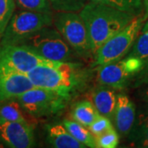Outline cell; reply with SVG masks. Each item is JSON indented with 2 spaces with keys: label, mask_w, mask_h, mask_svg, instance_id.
Wrapping results in <instances>:
<instances>
[{
  "label": "cell",
  "mask_w": 148,
  "mask_h": 148,
  "mask_svg": "<svg viewBox=\"0 0 148 148\" xmlns=\"http://www.w3.org/2000/svg\"><path fill=\"white\" fill-rule=\"evenodd\" d=\"M89 73L80 63L46 60L27 75L35 86L55 90L72 99L86 85Z\"/></svg>",
  "instance_id": "1"
},
{
  "label": "cell",
  "mask_w": 148,
  "mask_h": 148,
  "mask_svg": "<svg viewBox=\"0 0 148 148\" xmlns=\"http://www.w3.org/2000/svg\"><path fill=\"white\" fill-rule=\"evenodd\" d=\"M86 27L93 56L99 48L136 16L111 6L90 1L79 12Z\"/></svg>",
  "instance_id": "2"
},
{
  "label": "cell",
  "mask_w": 148,
  "mask_h": 148,
  "mask_svg": "<svg viewBox=\"0 0 148 148\" xmlns=\"http://www.w3.org/2000/svg\"><path fill=\"white\" fill-rule=\"evenodd\" d=\"M45 27L20 43L40 57L54 62H74L77 54L56 28Z\"/></svg>",
  "instance_id": "3"
},
{
  "label": "cell",
  "mask_w": 148,
  "mask_h": 148,
  "mask_svg": "<svg viewBox=\"0 0 148 148\" xmlns=\"http://www.w3.org/2000/svg\"><path fill=\"white\" fill-rule=\"evenodd\" d=\"M147 19V14H139L123 30L106 40L94 54L93 66H103L123 58L132 49Z\"/></svg>",
  "instance_id": "4"
},
{
  "label": "cell",
  "mask_w": 148,
  "mask_h": 148,
  "mask_svg": "<svg viewBox=\"0 0 148 148\" xmlns=\"http://www.w3.org/2000/svg\"><path fill=\"white\" fill-rule=\"evenodd\" d=\"M53 24L78 57L93 56L88 32L79 12H56Z\"/></svg>",
  "instance_id": "5"
},
{
  "label": "cell",
  "mask_w": 148,
  "mask_h": 148,
  "mask_svg": "<svg viewBox=\"0 0 148 148\" xmlns=\"http://www.w3.org/2000/svg\"><path fill=\"white\" fill-rule=\"evenodd\" d=\"M22 110L35 118H44L58 114L64 110L69 97L57 91L34 86L16 97Z\"/></svg>",
  "instance_id": "6"
},
{
  "label": "cell",
  "mask_w": 148,
  "mask_h": 148,
  "mask_svg": "<svg viewBox=\"0 0 148 148\" xmlns=\"http://www.w3.org/2000/svg\"><path fill=\"white\" fill-rule=\"evenodd\" d=\"M53 24L51 12L21 10L14 12L2 35L1 45H16L37 31Z\"/></svg>",
  "instance_id": "7"
},
{
  "label": "cell",
  "mask_w": 148,
  "mask_h": 148,
  "mask_svg": "<svg viewBox=\"0 0 148 148\" xmlns=\"http://www.w3.org/2000/svg\"><path fill=\"white\" fill-rule=\"evenodd\" d=\"M145 61L134 56L115 61L111 64L99 66L97 69V81L100 85L112 89L123 90L130 80L143 69Z\"/></svg>",
  "instance_id": "8"
},
{
  "label": "cell",
  "mask_w": 148,
  "mask_h": 148,
  "mask_svg": "<svg viewBox=\"0 0 148 148\" xmlns=\"http://www.w3.org/2000/svg\"><path fill=\"white\" fill-rule=\"evenodd\" d=\"M46 60L21 45H1L0 77L9 74H27Z\"/></svg>",
  "instance_id": "9"
},
{
  "label": "cell",
  "mask_w": 148,
  "mask_h": 148,
  "mask_svg": "<svg viewBox=\"0 0 148 148\" xmlns=\"http://www.w3.org/2000/svg\"><path fill=\"white\" fill-rule=\"evenodd\" d=\"M0 138L9 147L29 148L35 144L33 129L27 122L0 123Z\"/></svg>",
  "instance_id": "10"
},
{
  "label": "cell",
  "mask_w": 148,
  "mask_h": 148,
  "mask_svg": "<svg viewBox=\"0 0 148 148\" xmlns=\"http://www.w3.org/2000/svg\"><path fill=\"white\" fill-rule=\"evenodd\" d=\"M136 110L132 101L124 94H118L113 121L121 135L129 134L135 123Z\"/></svg>",
  "instance_id": "11"
},
{
  "label": "cell",
  "mask_w": 148,
  "mask_h": 148,
  "mask_svg": "<svg viewBox=\"0 0 148 148\" xmlns=\"http://www.w3.org/2000/svg\"><path fill=\"white\" fill-rule=\"evenodd\" d=\"M27 74H9L0 77V106L7 101L16 99L26 90L33 88Z\"/></svg>",
  "instance_id": "12"
},
{
  "label": "cell",
  "mask_w": 148,
  "mask_h": 148,
  "mask_svg": "<svg viewBox=\"0 0 148 148\" xmlns=\"http://www.w3.org/2000/svg\"><path fill=\"white\" fill-rule=\"evenodd\" d=\"M91 101L97 112L113 121L117 94L114 89L101 85L92 91Z\"/></svg>",
  "instance_id": "13"
},
{
  "label": "cell",
  "mask_w": 148,
  "mask_h": 148,
  "mask_svg": "<svg viewBox=\"0 0 148 148\" xmlns=\"http://www.w3.org/2000/svg\"><path fill=\"white\" fill-rule=\"evenodd\" d=\"M47 129V140L49 143L55 148H85L83 144L69 133L64 124H49Z\"/></svg>",
  "instance_id": "14"
},
{
  "label": "cell",
  "mask_w": 148,
  "mask_h": 148,
  "mask_svg": "<svg viewBox=\"0 0 148 148\" xmlns=\"http://www.w3.org/2000/svg\"><path fill=\"white\" fill-rule=\"evenodd\" d=\"M99 114L92 102L89 101L77 102L71 110L72 119L86 127L95 121Z\"/></svg>",
  "instance_id": "15"
},
{
  "label": "cell",
  "mask_w": 148,
  "mask_h": 148,
  "mask_svg": "<svg viewBox=\"0 0 148 148\" xmlns=\"http://www.w3.org/2000/svg\"><path fill=\"white\" fill-rule=\"evenodd\" d=\"M63 124L69 133L79 143L83 144L86 147L95 148V137L89 131L88 127H85L82 124L76 122L75 120L65 119L63 122Z\"/></svg>",
  "instance_id": "16"
},
{
  "label": "cell",
  "mask_w": 148,
  "mask_h": 148,
  "mask_svg": "<svg viewBox=\"0 0 148 148\" xmlns=\"http://www.w3.org/2000/svg\"><path fill=\"white\" fill-rule=\"evenodd\" d=\"M3 122H27L16 99L10 100L0 106V123Z\"/></svg>",
  "instance_id": "17"
},
{
  "label": "cell",
  "mask_w": 148,
  "mask_h": 148,
  "mask_svg": "<svg viewBox=\"0 0 148 148\" xmlns=\"http://www.w3.org/2000/svg\"><path fill=\"white\" fill-rule=\"evenodd\" d=\"M130 132L135 147H148V114L140 117L137 125H133Z\"/></svg>",
  "instance_id": "18"
},
{
  "label": "cell",
  "mask_w": 148,
  "mask_h": 148,
  "mask_svg": "<svg viewBox=\"0 0 148 148\" xmlns=\"http://www.w3.org/2000/svg\"><path fill=\"white\" fill-rule=\"evenodd\" d=\"M92 2L101 3L111 6L117 9L138 16L140 14L143 5V0H90Z\"/></svg>",
  "instance_id": "19"
},
{
  "label": "cell",
  "mask_w": 148,
  "mask_h": 148,
  "mask_svg": "<svg viewBox=\"0 0 148 148\" xmlns=\"http://www.w3.org/2000/svg\"><path fill=\"white\" fill-rule=\"evenodd\" d=\"M90 0H49L51 8L55 12H79Z\"/></svg>",
  "instance_id": "20"
},
{
  "label": "cell",
  "mask_w": 148,
  "mask_h": 148,
  "mask_svg": "<svg viewBox=\"0 0 148 148\" xmlns=\"http://www.w3.org/2000/svg\"><path fill=\"white\" fill-rule=\"evenodd\" d=\"M128 55L134 56L147 61L148 59V29L143 30L141 35H138L132 49Z\"/></svg>",
  "instance_id": "21"
},
{
  "label": "cell",
  "mask_w": 148,
  "mask_h": 148,
  "mask_svg": "<svg viewBox=\"0 0 148 148\" xmlns=\"http://www.w3.org/2000/svg\"><path fill=\"white\" fill-rule=\"evenodd\" d=\"M15 8V0H0V36H2L5 31L6 27L14 13Z\"/></svg>",
  "instance_id": "22"
},
{
  "label": "cell",
  "mask_w": 148,
  "mask_h": 148,
  "mask_svg": "<svg viewBox=\"0 0 148 148\" xmlns=\"http://www.w3.org/2000/svg\"><path fill=\"white\" fill-rule=\"evenodd\" d=\"M17 7L21 10L51 12L49 0H15Z\"/></svg>",
  "instance_id": "23"
},
{
  "label": "cell",
  "mask_w": 148,
  "mask_h": 148,
  "mask_svg": "<svg viewBox=\"0 0 148 148\" xmlns=\"http://www.w3.org/2000/svg\"><path fill=\"white\" fill-rule=\"evenodd\" d=\"M95 138L97 148H115L119 142V133L115 128H112Z\"/></svg>",
  "instance_id": "24"
},
{
  "label": "cell",
  "mask_w": 148,
  "mask_h": 148,
  "mask_svg": "<svg viewBox=\"0 0 148 148\" xmlns=\"http://www.w3.org/2000/svg\"><path fill=\"white\" fill-rule=\"evenodd\" d=\"M112 128H114L112 121L110 119H109L107 117L103 116L101 114H99L98 117L95 119V121L88 127L89 131L91 132V134L95 138L104 132L110 130Z\"/></svg>",
  "instance_id": "25"
},
{
  "label": "cell",
  "mask_w": 148,
  "mask_h": 148,
  "mask_svg": "<svg viewBox=\"0 0 148 148\" xmlns=\"http://www.w3.org/2000/svg\"><path fill=\"white\" fill-rule=\"evenodd\" d=\"M134 86H142L148 83V59L145 62L143 69L134 77Z\"/></svg>",
  "instance_id": "26"
},
{
  "label": "cell",
  "mask_w": 148,
  "mask_h": 148,
  "mask_svg": "<svg viewBox=\"0 0 148 148\" xmlns=\"http://www.w3.org/2000/svg\"><path fill=\"white\" fill-rule=\"evenodd\" d=\"M144 86H146L144 87V89L142 91V100L145 102V104L148 107V83Z\"/></svg>",
  "instance_id": "27"
},
{
  "label": "cell",
  "mask_w": 148,
  "mask_h": 148,
  "mask_svg": "<svg viewBox=\"0 0 148 148\" xmlns=\"http://www.w3.org/2000/svg\"><path fill=\"white\" fill-rule=\"evenodd\" d=\"M143 3L146 8V14L148 15V0H143Z\"/></svg>",
  "instance_id": "28"
},
{
  "label": "cell",
  "mask_w": 148,
  "mask_h": 148,
  "mask_svg": "<svg viewBox=\"0 0 148 148\" xmlns=\"http://www.w3.org/2000/svg\"><path fill=\"white\" fill-rule=\"evenodd\" d=\"M143 30H147V29H148V19L146 21V22H145L144 26L143 27Z\"/></svg>",
  "instance_id": "29"
},
{
  "label": "cell",
  "mask_w": 148,
  "mask_h": 148,
  "mask_svg": "<svg viewBox=\"0 0 148 148\" xmlns=\"http://www.w3.org/2000/svg\"><path fill=\"white\" fill-rule=\"evenodd\" d=\"M3 147V142H2L1 138H0V147Z\"/></svg>",
  "instance_id": "30"
}]
</instances>
